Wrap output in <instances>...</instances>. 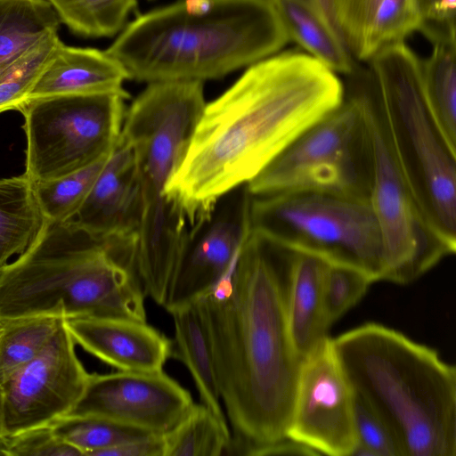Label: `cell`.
Returning a JSON list of instances; mask_svg holds the SVG:
<instances>
[{"label":"cell","mask_w":456,"mask_h":456,"mask_svg":"<svg viewBox=\"0 0 456 456\" xmlns=\"http://www.w3.org/2000/svg\"><path fill=\"white\" fill-rule=\"evenodd\" d=\"M194 405L189 391L158 371L90 373L84 393L66 416H95L164 434Z\"/></svg>","instance_id":"4fadbf2b"},{"label":"cell","mask_w":456,"mask_h":456,"mask_svg":"<svg viewBox=\"0 0 456 456\" xmlns=\"http://www.w3.org/2000/svg\"><path fill=\"white\" fill-rule=\"evenodd\" d=\"M420 31L433 45L456 42V0H415Z\"/></svg>","instance_id":"e575fe53"},{"label":"cell","mask_w":456,"mask_h":456,"mask_svg":"<svg viewBox=\"0 0 456 456\" xmlns=\"http://www.w3.org/2000/svg\"><path fill=\"white\" fill-rule=\"evenodd\" d=\"M372 181L370 139L356 98L315 123L247 186L252 196L322 192L368 200Z\"/></svg>","instance_id":"9c48e42d"},{"label":"cell","mask_w":456,"mask_h":456,"mask_svg":"<svg viewBox=\"0 0 456 456\" xmlns=\"http://www.w3.org/2000/svg\"><path fill=\"white\" fill-rule=\"evenodd\" d=\"M134 270L71 220H45L19 257L0 269V320L36 315L146 322Z\"/></svg>","instance_id":"5b68a950"},{"label":"cell","mask_w":456,"mask_h":456,"mask_svg":"<svg viewBox=\"0 0 456 456\" xmlns=\"http://www.w3.org/2000/svg\"><path fill=\"white\" fill-rule=\"evenodd\" d=\"M251 232L289 252L387 280L383 238L368 200L322 192L252 196Z\"/></svg>","instance_id":"52a82bcc"},{"label":"cell","mask_w":456,"mask_h":456,"mask_svg":"<svg viewBox=\"0 0 456 456\" xmlns=\"http://www.w3.org/2000/svg\"><path fill=\"white\" fill-rule=\"evenodd\" d=\"M73 33L86 37H107L119 33L136 0H46Z\"/></svg>","instance_id":"484cf974"},{"label":"cell","mask_w":456,"mask_h":456,"mask_svg":"<svg viewBox=\"0 0 456 456\" xmlns=\"http://www.w3.org/2000/svg\"><path fill=\"white\" fill-rule=\"evenodd\" d=\"M64 323L76 344L118 370H161L172 356V341L147 322L75 317Z\"/></svg>","instance_id":"2e32d148"},{"label":"cell","mask_w":456,"mask_h":456,"mask_svg":"<svg viewBox=\"0 0 456 456\" xmlns=\"http://www.w3.org/2000/svg\"><path fill=\"white\" fill-rule=\"evenodd\" d=\"M330 263L289 251L288 328L292 346L303 359L327 338L330 328L323 305V279Z\"/></svg>","instance_id":"ac0fdd59"},{"label":"cell","mask_w":456,"mask_h":456,"mask_svg":"<svg viewBox=\"0 0 456 456\" xmlns=\"http://www.w3.org/2000/svg\"><path fill=\"white\" fill-rule=\"evenodd\" d=\"M174 321L172 355L190 371L200 403L226 419L221 404L208 333L197 302L169 313Z\"/></svg>","instance_id":"ffe728a7"},{"label":"cell","mask_w":456,"mask_h":456,"mask_svg":"<svg viewBox=\"0 0 456 456\" xmlns=\"http://www.w3.org/2000/svg\"><path fill=\"white\" fill-rule=\"evenodd\" d=\"M60 43L58 33L47 37L0 74V113L16 110L53 58Z\"/></svg>","instance_id":"f1b7e54d"},{"label":"cell","mask_w":456,"mask_h":456,"mask_svg":"<svg viewBox=\"0 0 456 456\" xmlns=\"http://www.w3.org/2000/svg\"><path fill=\"white\" fill-rule=\"evenodd\" d=\"M419 26L420 16L415 0H382L367 38L364 61H369L385 47L404 43Z\"/></svg>","instance_id":"4dcf8cb0"},{"label":"cell","mask_w":456,"mask_h":456,"mask_svg":"<svg viewBox=\"0 0 456 456\" xmlns=\"http://www.w3.org/2000/svg\"><path fill=\"white\" fill-rule=\"evenodd\" d=\"M344 98L338 74L306 53H274L249 65L206 103L164 195L192 231L222 197L251 182Z\"/></svg>","instance_id":"6da1fadb"},{"label":"cell","mask_w":456,"mask_h":456,"mask_svg":"<svg viewBox=\"0 0 456 456\" xmlns=\"http://www.w3.org/2000/svg\"><path fill=\"white\" fill-rule=\"evenodd\" d=\"M287 436L318 455L356 446L354 393L329 337L302 359Z\"/></svg>","instance_id":"8fae6325"},{"label":"cell","mask_w":456,"mask_h":456,"mask_svg":"<svg viewBox=\"0 0 456 456\" xmlns=\"http://www.w3.org/2000/svg\"><path fill=\"white\" fill-rule=\"evenodd\" d=\"M142 212V187L133 147L121 136L71 221L94 239L130 252Z\"/></svg>","instance_id":"9a60e30c"},{"label":"cell","mask_w":456,"mask_h":456,"mask_svg":"<svg viewBox=\"0 0 456 456\" xmlns=\"http://www.w3.org/2000/svg\"><path fill=\"white\" fill-rule=\"evenodd\" d=\"M75 346L63 319L41 353L0 386L4 436L50 425L70 412L90 376Z\"/></svg>","instance_id":"7c38bea8"},{"label":"cell","mask_w":456,"mask_h":456,"mask_svg":"<svg viewBox=\"0 0 456 456\" xmlns=\"http://www.w3.org/2000/svg\"><path fill=\"white\" fill-rule=\"evenodd\" d=\"M420 61V83L428 111L449 147L456 151V42L433 45Z\"/></svg>","instance_id":"603a6c76"},{"label":"cell","mask_w":456,"mask_h":456,"mask_svg":"<svg viewBox=\"0 0 456 456\" xmlns=\"http://www.w3.org/2000/svg\"><path fill=\"white\" fill-rule=\"evenodd\" d=\"M289 40L336 74L349 76L357 65L322 9L312 0H269Z\"/></svg>","instance_id":"d6986e66"},{"label":"cell","mask_w":456,"mask_h":456,"mask_svg":"<svg viewBox=\"0 0 456 456\" xmlns=\"http://www.w3.org/2000/svg\"><path fill=\"white\" fill-rule=\"evenodd\" d=\"M231 435L226 419L202 403H194L173 428L163 434L164 456L225 454Z\"/></svg>","instance_id":"d4e9b609"},{"label":"cell","mask_w":456,"mask_h":456,"mask_svg":"<svg viewBox=\"0 0 456 456\" xmlns=\"http://www.w3.org/2000/svg\"><path fill=\"white\" fill-rule=\"evenodd\" d=\"M289 251L252 232L223 278L197 301L232 428L226 454L287 436L302 358L289 333Z\"/></svg>","instance_id":"7a4b0ae2"},{"label":"cell","mask_w":456,"mask_h":456,"mask_svg":"<svg viewBox=\"0 0 456 456\" xmlns=\"http://www.w3.org/2000/svg\"><path fill=\"white\" fill-rule=\"evenodd\" d=\"M60 20L46 0H0V74L47 37Z\"/></svg>","instance_id":"7402d4cb"},{"label":"cell","mask_w":456,"mask_h":456,"mask_svg":"<svg viewBox=\"0 0 456 456\" xmlns=\"http://www.w3.org/2000/svg\"><path fill=\"white\" fill-rule=\"evenodd\" d=\"M251 200L247 184L232 190L191 232L162 305L168 313L200 300L225 274L251 232Z\"/></svg>","instance_id":"5bb4252c"},{"label":"cell","mask_w":456,"mask_h":456,"mask_svg":"<svg viewBox=\"0 0 456 456\" xmlns=\"http://www.w3.org/2000/svg\"><path fill=\"white\" fill-rule=\"evenodd\" d=\"M4 436L3 433V403H2V395L0 390V439Z\"/></svg>","instance_id":"74e56055"},{"label":"cell","mask_w":456,"mask_h":456,"mask_svg":"<svg viewBox=\"0 0 456 456\" xmlns=\"http://www.w3.org/2000/svg\"><path fill=\"white\" fill-rule=\"evenodd\" d=\"M51 426L58 437L86 456L152 434L95 416H64Z\"/></svg>","instance_id":"4316f807"},{"label":"cell","mask_w":456,"mask_h":456,"mask_svg":"<svg viewBox=\"0 0 456 456\" xmlns=\"http://www.w3.org/2000/svg\"><path fill=\"white\" fill-rule=\"evenodd\" d=\"M289 41L269 0H179L137 17L105 51L128 79L204 82Z\"/></svg>","instance_id":"3957f363"},{"label":"cell","mask_w":456,"mask_h":456,"mask_svg":"<svg viewBox=\"0 0 456 456\" xmlns=\"http://www.w3.org/2000/svg\"><path fill=\"white\" fill-rule=\"evenodd\" d=\"M45 219L25 175L0 179V269L35 240Z\"/></svg>","instance_id":"44dd1931"},{"label":"cell","mask_w":456,"mask_h":456,"mask_svg":"<svg viewBox=\"0 0 456 456\" xmlns=\"http://www.w3.org/2000/svg\"><path fill=\"white\" fill-rule=\"evenodd\" d=\"M96 456H164L163 434L152 433L103 450Z\"/></svg>","instance_id":"d590c367"},{"label":"cell","mask_w":456,"mask_h":456,"mask_svg":"<svg viewBox=\"0 0 456 456\" xmlns=\"http://www.w3.org/2000/svg\"><path fill=\"white\" fill-rule=\"evenodd\" d=\"M62 322L49 315L0 320V386L41 353Z\"/></svg>","instance_id":"cb8c5ba5"},{"label":"cell","mask_w":456,"mask_h":456,"mask_svg":"<svg viewBox=\"0 0 456 456\" xmlns=\"http://www.w3.org/2000/svg\"><path fill=\"white\" fill-rule=\"evenodd\" d=\"M371 283L355 269L329 264L323 279V305L330 326L361 300Z\"/></svg>","instance_id":"1f68e13d"},{"label":"cell","mask_w":456,"mask_h":456,"mask_svg":"<svg viewBox=\"0 0 456 456\" xmlns=\"http://www.w3.org/2000/svg\"><path fill=\"white\" fill-rule=\"evenodd\" d=\"M354 60L363 61L367 38L382 0H314Z\"/></svg>","instance_id":"f546056e"},{"label":"cell","mask_w":456,"mask_h":456,"mask_svg":"<svg viewBox=\"0 0 456 456\" xmlns=\"http://www.w3.org/2000/svg\"><path fill=\"white\" fill-rule=\"evenodd\" d=\"M122 94H64L26 99L25 172L33 182L54 179L109 156L125 116Z\"/></svg>","instance_id":"30bf717a"},{"label":"cell","mask_w":456,"mask_h":456,"mask_svg":"<svg viewBox=\"0 0 456 456\" xmlns=\"http://www.w3.org/2000/svg\"><path fill=\"white\" fill-rule=\"evenodd\" d=\"M318 455L308 446L288 436L254 449L249 456Z\"/></svg>","instance_id":"8d00e7d4"},{"label":"cell","mask_w":456,"mask_h":456,"mask_svg":"<svg viewBox=\"0 0 456 456\" xmlns=\"http://www.w3.org/2000/svg\"><path fill=\"white\" fill-rule=\"evenodd\" d=\"M354 395L374 410L403 456H456V369L438 352L368 322L332 338Z\"/></svg>","instance_id":"277c9868"},{"label":"cell","mask_w":456,"mask_h":456,"mask_svg":"<svg viewBox=\"0 0 456 456\" xmlns=\"http://www.w3.org/2000/svg\"><path fill=\"white\" fill-rule=\"evenodd\" d=\"M107 158L68 175L34 183L37 200L46 221L64 223L75 216Z\"/></svg>","instance_id":"83f0119b"},{"label":"cell","mask_w":456,"mask_h":456,"mask_svg":"<svg viewBox=\"0 0 456 456\" xmlns=\"http://www.w3.org/2000/svg\"><path fill=\"white\" fill-rule=\"evenodd\" d=\"M345 87L362 109L372 152L369 202L386 250L387 281L408 284L453 255L456 246L431 225L413 197L392 151L383 110L370 72L356 70Z\"/></svg>","instance_id":"ba28073f"},{"label":"cell","mask_w":456,"mask_h":456,"mask_svg":"<svg viewBox=\"0 0 456 456\" xmlns=\"http://www.w3.org/2000/svg\"><path fill=\"white\" fill-rule=\"evenodd\" d=\"M0 454L6 456H80L76 447L58 437L50 425L4 436L0 439Z\"/></svg>","instance_id":"836d02e7"},{"label":"cell","mask_w":456,"mask_h":456,"mask_svg":"<svg viewBox=\"0 0 456 456\" xmlns=\"http://www.w3.org/2000/svg\"><path fill=\"white\" fill-rule=\"evenodd\" d=\"M393 153L414 199L436 231L456 246V151L431 118L420 60L405 43L369 61Z\"/></svg>","instance_id":"8992f818"},{"label":"cell","mask_w":456,"mask_h":456,"mask_svg":"<svg viewBox=\"0 0 456 456\" xmlns=\"http://www.w3.org/2000/svg\"><path fill=\"white\" fill-rule=\"evenodd\" d=\"M126 79L122 67L106 51L69 46L61 41L26 99L64 94H128L123 88Z\"/></svg>","instance_id":"e0dca14e"},{"label":"cell","mask_w":456,"mask_h":456,"mask_svg":"<svg viewBox=\"0 0 456 456\" xmlns=\"http://www.w3.org/2000/svg\"><path fill=\"white\" fill-rule=\"evenodd\" d=\"M354 456H403L402 447L382 418L354 395Z\"/></svg>","instance_id":"d6a6232c"}]
</instances>
